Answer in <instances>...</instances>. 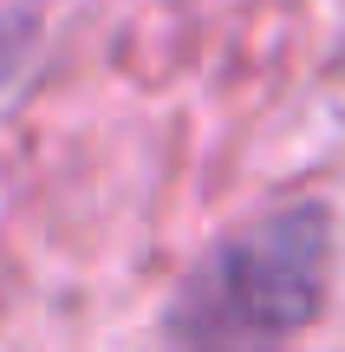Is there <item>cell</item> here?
Listing matches in <instances>:
<instances>
[{"label":"cell","instance_id":"obj_1","mask_svg":"<svg viewBox=\"0 0 345 352\" xmlns=\"http://www.w3.org/2000/svg\"><path fill=\"white\" fill-rule=\"evenodd\" d=\"M326 294H333V209L294 202L222 235L182 274L163 327L182 352H281L320 320Z\"/></svg>","mask_w":345,"mask_h":352},{"label":"cell","instance_id":"obj_2","mask_svg":"<svg viewBox=\"0 0 345 352\" xmlns=\"http://www.w3.org/2000/svg\"><path fill=\"white\" fill-rule=\"evenodd\" d=\"M39 39H46L39 7H7L0 13V104L26 85V72H33V59H39Z\"/></svg>","mask_w":345,"mask_h":352}]
</instances>
